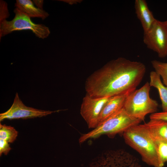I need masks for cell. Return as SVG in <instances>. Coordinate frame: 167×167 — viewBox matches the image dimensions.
Instances as JSON below:
<instances>
[{
	"mask_svg": "<svg viewBox=\"0 0 167 167\" xmlns=\"http://www.w3.org/2000/svg\"><path fill=\"white\" fill-rule=\"evenodd\" d=\"M146 69L139 62L121 57L112 60L87 79L86 94L93 97L129 94L141 82Z\"/></svg>",
	"mask_w": 167,
	"mask_h": 167,
	"instance_id": "obj_1",
	"label": "cell"
},
{
	"mask_svg": "<svg viewBox=\"0 0 167 167\" xmlns=\"http://www.w3.org/2000/svg\"><path fill=\"white\" fill-rule=\"evenodd\" d=\"M123 133L126 143L140 154L146 163L154 167L164 166L159 153L158 143L144 124L132 126Z\"/></svg>",
	"mask_w": 167,
	"mask_h": 167,
	"instance_id": "obj_2",
	"label": "cell"
},
{
	"mask_svg": "<svg viewBox=\"0 0 167 167\" xmlns=\"http://www.w3.org/2000/svg\"><path fill=\"white\" fill-rule=\"evenodd\" d=\"M142 121L128 114L124 108L99 124L93 130L82 134L79 141L82 143L89 139L97 138L102 135L112 136L123 133L132 126Z\"/></svg>",
	"mask_w": 167,
	"mask_h": 167,
	"instance_id": "obj_3",
	"label": "cell"
},
{
	"mask_svg": "<svg viewBox=\"0 0 167 167\" xmlns=\"http://www.w3.org/2000/svg\"><path fill=\"white\" fill-rule=\"evenodd\" d=\"M150 87L147 82L127 96L123 108L128 114L142 121L147 114L156 113L158 104L150 97Z\"/></svg>",
	"mask_w": 167,
	"mask_h": 167,
	"instance_id": "obj_4",
	"label": "cell"
},
{
	"mask_svg": "<svg viewBox=\"0 0 167 167\" xmlns=\"http://www.w3.org/2000/svg\"><path fill=\"white\" fill-rule=\"evenodd\" d=\"M15 16L11 21L6 19L0 22V39L13 32L30 30L38 37L44 39L50 33L49 28L41 24L33 23L30 18L16 7L14 11Z\"/></svg>",
	"mask_w": 167,
	"mask_h": 167,
	"instance_id": "obj_5",
	"label": "cell"
},
{
	"mask_svg": "<svg viewBox=\"0 0 167 167\" xmlns=\"http://www.w3.org/2000/svg\"><path fill=\"white\" fill-rule=\"evenodd\" d=\"M143 41L149 49L156 52L161 58L167 56V27L156 19L151 28L143 32Z\"/></svg>",
	"mask_w": 167,
	"mask_h": 167,
	"instance_id": "obj_6",
	"label": "cell"
},
{
	"mask_svg": "<svg viewBox=\"0 0 167 167\" xmlns=\"http://www.w3.org/2000/svg\"><path fill=\"white\" fill-rule=\"evenodd\" d=\"M110 97H93L87 94L84 97L80 113L89 128L97 126L101 110Z\"/></svg>",
	"mask_w": 167,
	"mask_h": 167,
	"instance_id": "obj_7",
	"label": "cell"
},
{
	"mask_svg": "<svg viewBox=\"0 0 167 167\" xmlns=\"http://www.w3.org/2000/svg\"><path fill=\"white\" fill-rule=\"evenodd\" d=\"M60 111H46L27 107L22 102L19 97L18 93H16L10 108L6 112L0 114V121H2L5 119H26L42 117Z\"/></svg>",
	"mask_w": 167,
	"mask_h": 167,
	"instance_id": "obj_8",
	"label": "cell"
},
{
	"mask_svg": "<svg viewBox=\"0 0 167 167\" xmlns=\"http://www.w3.org/2000/svg\"><path fill=\"white\" fill-rule=\"evenodd\" d=\"M135 14L141 23L143 32H147L152 27L156 19L149 9L145 0H135Z\"/></svg>",
	"mask_w": 167,
	"mask_h": 167,
	"instance_id": "obj_9",
	"label": "cell"
},
{
	"mask_svg": "<svg viewBox=\"0 0 167 167\" xmlns=\"http://www.w3.org/2000/svg\"><path fill=\"white\" fill-rule=\"evenodd\" d=\"M128 95H120L110 97L101 110L98 124L123 108L126 99Z\"/></svg>",
	"mask_w": 167,
	"mask_h": 167,
	"instance_id": "obj_10",
	"label": "cell"
},
{
	"mask_svg": "<svg viewBox=\"0 0 167 167\" xmlns=\"http://www.w3.org/2000/svg\"><path fill=\"white\" fill-rule=\"evenodd\" d=\"M144 124L156 142L167 143V121L150 119Z\"/></svg>",
	"mask_w": 167,
	"mask_h": 167,
	"instance_id": "obj_11",
	"label": "cell"
},
{
	"mask_svg": "<svg viewBox=\"0 0 167 167\" xmlns=\"http://www.w3.org/2000/svg\"><path fill=\"white\" fill-rule=\"evenodd\" d=\"M15 6L29 17H37L44 20L49 16L44 10L35 7L30 0H16Z\"/></svg>",
	"mask_w": 167,
	"mask_h": 167,
	"instance_id": "obj_12",
	"label": "cell"
},
{
	"mask_svg": "<svg viewBox=\"0 0 167 167\" xmlns=\"http://www.w3.org/2000/svg\"><path fill=\"white\" fill-rule=\"evenodd\" d=\"M149 85L156 88L161 101L162 112H167V87L165 86L161 79V77L155 71L150 73Z\"/></svg>",
	"mask_w": 167,
	"mask_h": 167,
	"instance_id": "obj_13",
	"label": "cell"
},
{
	"mask_svg": "<svg viewBox=\"0 0 167 167\" xmlns=\"http://www.w3.org/2000/svg\"><path fill=\"white\" fill-rule=\"evenodd\" d=\"M18 131L13 127L0 124V139L12 143L16 139Z\"/></svg>",
	"mask_w": 167,
	"mask_h": 167,
	"instance_id": "obj_14",
	"label": "cell"
},
{
	"mask_svg": "<svg viewBox=\"0 0 167 167\" xmlns=\"http://www.w3.org/2000/svg\"><path fill=\"white\" fill-rule=\"evenodd\" d=\"M151 63L155 71L161 77L163 84L167 87V62L155 60Z\"/></svg>",
	"mask_w": 167,
	"mask_h": 167,
	"instance_id": "obj_15",
	"label": "cell"
},
{
	"mask_svg": "<svg viewBox=\"0 0 167 167\" xmlns=\"http://www.w3.org/2000/svg\"><path fill=\"white\" fill-rule=\"evenodd\" d=\"M157 143L159 155L161 161L165 164L166 162L167 158V143L163 142Z\"/></svg>",
	"mask_w": 167,
	"mask_h": 167,
	"instance_id": "obj_16",
	"label": "cell"
},
{
	"mask_svg": "<svg viewBox=\"0 0 167 167\" xmlns=\"http://www.w3.org/2000/svg\"><path fill=\"white\" fill-rule=\"evenodd\" d=\"M9 13L7 7V4L3 0L0 1V22L6 20L9 17Z\"/></svg>",
	"mask_w": 167,
	"mask_h": 167,
	"instance_id": "obj_17",
	"label": "cell"
},
{
	"mask_svg": "<svg viewBox=\"0 0 167 167\" xmlns=\"http://www.w3.org/2000/svg\"><path fill=\"white\" fill-rule=\"evenodd\" d=\"M11 149L8 143L3 139H0V155L2 153L7 155Z\"/></svg>",
	"mask_w": 167,
	"mask_h": 167,
	"instance_id": "obj_18",
	"label": "cell"
},
{
	"mask_svg": "<svg viewBox=\"0 0 167 167\" xmlns=\"http://www.w3.org/2000/svg\"><path fill=\"white\" fill-rule=\"evenodd\" d=\"M150 119L161 120L167 121V112L155 113L151 114Z\"/></svg>",
	"mask_w": 167,
	"mask_h": 167,
	"instance_id": "obj_19",
	"label": "cell"
},
{
	"mask_svg": "<svg viewBox=\"0 0 167 167\" xmlns=\"http://www.w3.org/2000/svg\"><path fill=\"white\" fill-rule=\"evenodd\" d=\"M33 1L37 7L42 10L43 9L44 1L42 0H34Z\"/></svg>",
	"mask_w": 167,
	"mask_h": 167,
	"instance_id": "obj_20",
	"label": "cell"
},
{
	"mask_svg": "<svg viewBox=\"0 0 167 167\" xmlns=\"http://www.w3.org/2000/svg\"><path fill=\"white\" fill-rule=\"evenodd\" d=\"M164 22L165 24V25H166V27H167V20L165 21H164Z\"/></svg>",
	"mask_w": 167,
	"mask_h": 167,
	"instance_id": "obj_21",
	"label": "cell"
},
{
	"mask_svg": "<svg viewBox=\"0 0 167 167\" xmlns=\"http://www.w3.org/2000/svg\"><path fill=\"white\" fill-rule=\"evenodd\" d=\"M166 162H167V160H166Z\"/></svg>",
	"mask_w": 167,
	"mask_h": 167,
	"instance_id": "obj_22",
	"label": "cell"
}]
</instances>
